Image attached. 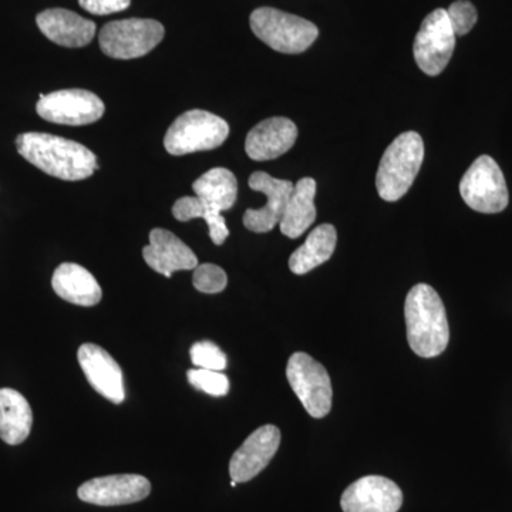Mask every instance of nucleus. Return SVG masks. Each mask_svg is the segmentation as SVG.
<instances>
[{
    "label": "nucleus",
    "instance_id": "nucleus-1",
    "mask_svg": "<svg viewBox=\"0 0 512 512\" xmlns=\"http://www.w3.org/2000/svg\"><path fill=\"white\" fill-rule=\"evenodd\" d=\"M20 156L63 181H82L99 168L89 148L67 138L46 133H25L16 138Z\"/></svg>",
    "mask_w": 512,
    "mask_h": 512
},
{
    "label": "nucleus",
    "instance_id": "nucleus-2",
    "mask_svg": "<svg viewBox=\"0 0 512 512\" xmlns=\"http://www.w3.org/2000/svg\"><path fill=\"white\" fill-rule=\"evenodd\" d=\"M407 340L417 356H440L450 342L446 308L436 289L427 284L414 286L404 303Z\"/></svg>",
    "mask_w": 512,
    "mask_h": 512
},
{
    "label": "nucleus",
    "instance_id": "nucleus-3",
    "mask_svg": "<svg viewBox=\"0 0 512 512\" xmlns=\"http://www.w3.org/2000/svg\"><path fill=\"white\" fill-rule=\"evenodd\" d=\"M424 160L423 138L416 131H407L394 138L384 151L376 175L380 198L399 201L412 187Z\"/></svg>",
    "mask_w": 512,
    "mask_h": 512
},
{
    "label": "nucleus",
    "instance_id": "nucleus-4",
    "mask_svg": "<svg viewBox=\"0 0 512 512\" xmlns=\"http://www.w3.org/2000/svg\"><path fill=\"white\" fill-rule=\"evenodd\" d=\"M249 23L258 39L285 55L305 52L319 36V29L309 20L274 8L254 10Z\"/></svg>",
    "mask_w": 512,
    "mask_h": 512
},
{
    "label": "nucleus",
    "instance_id": "nucleus-5",
    "mask_svg": "<svg viewBox=\"0 0 512 512\" xmlns=\"http://www.w3.org/2000/svg\"><path fill=\"white\" fill-rule=\"evenodd\" d=\"M228 136L227 121L210 111L190 110L168 128L164 147L171 156H185L221 147Z\"/></svg>",
    "mask_w": 512,
    "mask_h": 512
},
{
    "label": "nucleus",
    "instance_id": "nucleus-6",
    "mask_svg": "<svg viewBox=\"0 0 512 512\" xmlns=\"http://www.w3.org/2000/svg\"><path fill=\"white\" fill-rule=\"evenodd\" d=\"M165 30L153 19H124L107 23L99 35L100 49L113 59L130 60L148 55L164 39Z\"/></svg>",
    "mask_w": 512,
    "mask_h": 512
},
{
    "label": "nucleus",
    "instance_id": "nucleus-7",
    "mask_svg": "<svg viewBox=\"0 0 512 512\" xmlns=\"http://www.w3.org/2000/svg\"><path fill=\"white\" fill-rule=\"evenodd\" d=\"M293 393L313 419H323L332 409V382L328 370L308 353H293L286 366Z\"/></svg>",
    "mask_w": 512,
    "mask_h": 512
},
{
    "label": "nucleus",
    "instance_id": "nucleus-8",
    "mask_svg": "<svg viewBox=\"0 0 512 512\" xmlns=\"http://www.w3.org/2000/svg\"><path fill=\"white\" fill-rule=\"evenodd\" d=\"M460 194L471 210L498 214L507 208L508 188L503 171L493 158L478 157L461 178Z\"/></svg>",
    "mask_w": 512,
    "mask_h": 512
},
{
    "label": "nucleus",
    "instance_id": "nucleus-9",
    "mask_svg": "<svg viewBox=\"0 0 512 512\" xmlns=\"http://www.w3.org/2000/svg\"><path fill=\"white\" fill-rule=\"evenodd\" d=\"M456 49V35L447 12L436 9L421 23L414 40L413 52L417 66L427 76H439L446 69Z\"/></svg>",
    "mask_w": 512,
    "mask_h": 512
},
{
    "label": "nucleus",
    "instance_id": "nucleus-10",
    "mask_svg": "<svg viewBox=\"0 0 512 512\" xmlns=\"http://www.w3.org/2000/svg\"><path fill=\"white\" fill-rule=\"evenodd\" d=\"M103 101L89 90L69 89L40 94L36 111L43 120L62 126H87L103 117Z\"/></svg>",
    "mask_w": 512,
    "mask_h": 512
},
{
    "label": "nucleus",
    "instance_id": "nucleus-11",
    "mask_svg": "<svg viewBox=\"0 0 512 512\" xmlns=\"http://www.w3.org/2000/svg\"><path fill=\"white\" fill-rule=\"evenodd\" d=\"M281 446V430L272 424L259 427L229 461V476L237 483H248L268 467Z\"/></svg>",
    "mask_w": 512,
    "mask_h": 512
},
{
    "label": "nucleus",
    "instance_id": "nucleus-12",
    "mask_svg": "<svg viewBox=\"0 0 512 512\" xmlns=\"http://www.w3.org/2000/svg\"><path fill=\"white\" fill-rule=\"evenodd\" d=\"M150 493V481L137 474L93 478L80 485L77 490V495L84 503L100 505V507L138 503L147 498Z\"/></svg>",
    "mask_w": 512,
    "mask_h": 512
},
{
    "label": "nucleus",
    "instance_id": "nucleus-13",
    "mask_svg": "<svg viewBox=\"0 0 512 512\" xmlns=\"http://www.w3.org/2000/svg\"><path fill=\"white\" fill-rule=\"evenodd\" d=\"M402 505L399 485L382 476L359 478L340 498L343 512H399Z\"/></svg>",
    "mask_w": 512,
    "mask_h": 512
},
{
    "label": "nucleus",
    "instance_id": "nucleus-14",
    "mask_svg": "<svg viewBox=\"0 0 512 512\" xmlns=\"http://www.w3.org/2000/svg\"><path fill=\"white\" fill-rule=\"evenodd\" d=\"M248 184L252 190L266 195L268 202L259 210L245 211V228L256 232V234H265V232L272 231L281 222L295 185L291 181L278 180L262 171L252 174Z\"/></svg>",
    "mask_w": 512,
    "mask_h": 512
},
{
    "label": "nucleus",
    "instance_id": "nucleus-15",
    "mask_svg": "<svg viewBox=\"0 0 512 512\" xmlns=\"http://www.w3.org/2000/svg\"><path fill=\"white\" fill-rule=\"evenodd\" d=\"M77 359L87 382L92 384L97 393L106 397L111 403L124 402L126 390H124L123 370L106 350L94 343H84L77 352Z\"/></svg>",
    "mask_w": 512,
    "mask_h": 512
},
{
    "label": "nucleus",
    "instance_id": "nucleus-16",
    "mask_svg": "<svg viewBox=\"0 0 512 512\" xmlns=\"http://www.w3.org/2000/svg\"><path fill=\"white\" fill-rule=\"evenodd\" d=\"M143 256L146 264L165 278H171L177 271H192L198 266L197 255L192 249L173 232L163 228L150 232V244L143 249Z\"/></svg>",
    "mask_w": 512,
    "mask_h": 512
},
{
    "label": "nucleus",
    "instance_id": "nucleus-17",
    "mask_svg": "<svg viewBox=\"0 0 512 512\" xmlns=\"http://www.w3.org/2000/svg\"><path fill=\"white\" fill-rule=\"evenodd\" d=\"M298 127L286 117L261 121L249 131L245 151L254 161L275 160L284 156L296 143Z\"/></svg>",
    "mask_w": 512,
    "mask_h": 512
},
{
    "label": "nucleus",
    "instance_id": "nucleus-18",
    "mask_svg": "<svg viewBox=\"0 0 512 512\" xmlns=\"http://www.w3.org/2000/svg\"><path fill=\"white\" fill-rule=\"evenodd\" d=\"M36 23L47 39L64 47L87 46L96 35V23L72 10L47 9L37 15Z\"/></svg>",
    "mask_w": 512,
    "mask_h": 512
},
{
    "label": "nucleus",
    "instance_id": "nucleus-19",
    "mask_svg": "<svg viewBox=\"0 0 512 512\" xmlns=\"http://www.w3.org/2000/svg\"><path fill=\"white\" fill-rule=\"evenodd\" d=\"M53 291L63 301L73 305L96 306L103 298V291L96 278L86 268L77 264H62L52 278Z\"/></svg>",
    "mask_w": 512,
    "mask_h": 512
},
{
    "label": "nucleus",
    "instance_id": "nucleus-20",
    "mask_svg": "<svg viewBox=\"0 0 512 512\" xmlns=\"http://www.w3.org/2000/svg\"><path fill=\"white\" fill-rule=\"evenodd\" d=\"M32 426V407L25 396L8 387L0 389V439L18 446L28 439Z\"/></svg>",
    "mask_w": 512,
    "mask_h": 512
},
{
    "label": "nucleus",
    "instance_id": "nucleus-21",
    "mask_svg": "<svg viewBox=\"0 0 512 512\" xmlns=\"http://www.w3.org/2000/svg\"><path fill=\"white\" fill-rule=\"evenodd\" d=\"M316 181L313 178H302L293 187L291 197L286 204L284 217L279 222L285 237L296 239L308 231L316 220Z\"/></svg>",
    "mask_w": 512,
    "mask_h": 512
},
{
    "label": "nucleus",
    "instance_id": "nucleus-22",
    "mask_svg": "<svg viewBox=\"0 0 512 512\" xmlns=\"http://www.w3.org/2000/svg\"><path fill=\"white\" fill-rule=\"evenodd\" d=\"M338 242V232L330 224L319 225L313 229L301 245L289 258V269L295 275H305L332 258Z\"/></svg>",
    "mask_w": 512,
    "mask_h": 512
},
{
    "label": "nucleus",
    "instance_id": "nucleus-23",
    "mask_svg": "<svg viewBox=\"0 0 512 512\" xmlns=\"http://www.w3.org/2000/svg\"><path fill=\"white\" fill-rule=\"evenodd\" d=\"M192 190L212 210L228 211L237 201L238 181L227 168H212L192 184Z\"/></svg>",
    "mask_w": 512,
    "mask_h": 512
},
{
    "label": "nucleus",
    "instance_id": "nucleus-24",
    "mask_svg": "<svg viewBox=\"0 0 512 512\" xmlns=\"http://www.w3.org/2000/svg\"><path fill=\"white\" fill-rule=\"evenodd\" d=\"M173 215L175 220L187 222L201 218L208 224L210 228L211 241L215 245H222L229 237V229L227 221L222 217L221 212L212 210L201 198L184 197L175 202L173 207Z\"/></svg>",
    "mask_w": 512,
    "mask_h": 512
},
{
    "label": "nucleus",
    "instance_id": "nucleus-25",
    "mask_svg": "<svg viewBox=\"0 0 512 512\" xmlns=\"http://www.w3.org/2000/svg\"><path fill=\"white\" fill-rule=\"evenodd\" d=\"M187 379L194 389L214 397H224L229 393L228 377L221 372L207 369H191Z\"/></svg>",
    "mask_w": 512,
    "mask_h": 512
},
{
    "label": "nucleus",
    "instance_id": "nucleus-26",
    "mask_svg": "<svg viewBox=\"0 0 512 512\" xmlns=\"http://www.w3.org/2000/svg\"><path fill=\"white\" fill-rule=\"evenodd\" d=\"M192 284L197 291L214 295V293H220L227 288L228 276L218 265L202 264L194 269Z\"/></svg>",
    "mask_w": 512,
    "mask_h": 512
},
{
    "label": "nucleus",
    "instance_id": "nucleus-27",
    "mask_svg": "<svg viewBox=\"0 0 512 512\" xmlns=\"http://www.w3.org/2000/svg\"><path fill=\"white\" fill-rule=\"evenodd\" d=\"M191 360L200 369L215 370V372H222L228 366L225 353L215 343L208 342V340L197 342L192 346Z\"/></svg>",
    "mask_w": 512,
    "mask_h": 512
},
{
    "label": "nucleus",
    "instance_id": "nucleus-28",
    "mask_svg": "<svg viewBox=\"0 0 512 512\" xmlns=\"http://www.w3.org/2000/svg\"><path fill=\"white\" fill-rule=\"evenodd\" d=\"M446 12L456 36L467 35L477 23V9L468 0H457Z\"/></svg>",
    "mask_w": 512,
    "mask_h": 512
},
{
    "label": "nucleus",
    "instance_id": "nucleus-29",
    "mask_svg": "<svg viewBox=\"0 0 512 512\" xmlns=\"http://www.w3.org/2000/svg\"><path fill=\"white\" fill-rule=\"evenodd\" d=\"M79 5L92 15L104 16L123 12L131 5V0H79Z\"/></svg>",
    "mask_w": 512,
    "mask_h": 512
},
{
    "label": "nucleus",
    "instance_id": "nucleus-30",
    "mask_svg": "<svg viewBox=\"0 0 512 512\" xmlns=\"http://www.w3.org/2000/svg\"><path fill=\"white\" fill-rule=\"evenodd\" d=\"M237 481L231 480V487H237Z\"/></svg>",
    "mask_w": 512,
    "mask_h": 512
}]
</instances>
